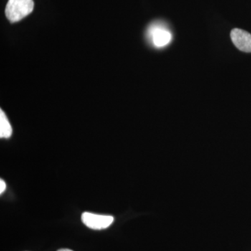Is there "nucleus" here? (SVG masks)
<instances>
[{"mask_svg":"<svg viewBox=\"0 0 251 251\" xmlns=\"http://www.w3.org/2000/svg\"><path fill=\"white\" fill-rule=\"evenodd\" d=\"M34 6L33 0H9L5 14L10 22H18L30 14Z\"/></svg>","mask_w":251,"mask_h":251,"instance_id":"f257e3e1","label":"nucleus"},{"mask_svg":"<svg viewBox=\"0 0 251 251\" xmlns=\"http://www.w3.org/2000/svg\"><path fill=\"white\" fill-rule=\"evenodd\" d=\"M12 127L2 110H0V138H9L12 134Z\"/></svg>","mask_w":251,"mask_h":251,"instance_id":"39448f33","label":"nucleus"},{"mask_svg":"<svg viewBox=\"0 0 251 251\" xmlns=\"http://www.w3.org/2000/svg\"><path fill=\"white\" fill-rule=\"evenodd\" d=\"M231 39L239 50L251 52V34L241 29H232L230 34Z\"/></svg>","mask_w":251,"mask_h":251,"instance_id":"7ed1b4c3","label":"nucleus"},{"mask_svg":"<svg viewBox=\"0 0 251 251\" xmlns=\"http://www.w3.org/2000/svg\"><path fill=\"white\" fill-rule=\"evenodd\" d=\"M6 183L4 182V180L0 179V193L4 192L5 189H6Z\"/></svg>","mask_w":251,"mask_h":251,"instance_id":"423d86ee","label":"nucleus"},{"mask_svg":"<svg viewBox=\"0 0 251 251\" xmlns=\"http://www.w3.org/2000/svg\"><path fill=\"white\" fill-rule=\"evenodd\" d=\"M57 251H73L70 250V249H60V250H59Z\"/></svg>","mask_w":251,"mask_h":251,"instance_id":"0eeeda50","label":"nucleus"},{"mask_svg":"<svg viewBox=\"0 0 251 251\" xmlns=\"http://www.w3.org/2000/svg\"><path fill=\"white\" fill-rule=\"evenodd\" d=\"M153 45L157 48L166 46L172 40V34L169 31L163 27H152L150 31Z\"/></svg>","mask_w":251,"mask_h":251,"instance_id":"20e7f679","label":"nucleus"},{"mask_svg":"<svg viewBox=\"0 0 251 251\" xmlns=\"http://www.w3.org/2000/svg\"><path fill=\"white\" fill-rule=\"evenodd\" d=\"M82 221L87 227L93 229H102L108 227L113 223L111 216L98 215L85 212L82 215Z\"/></svg>","mask_w":251,"mask_h":251,"instance_id":"f03ea898","label":"nucleus"}]
</instances>
